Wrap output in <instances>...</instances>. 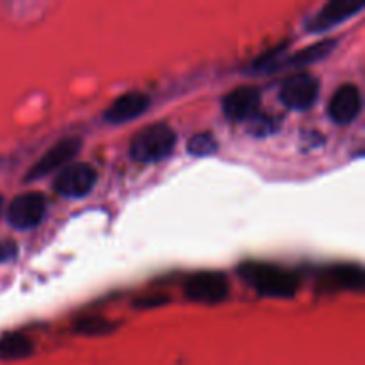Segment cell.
<instances>
[{
	"label": "cell",
	"mask_w": 365,
	"mask_h": 365,
	"mask_svg": "<svg viewBox=\"0 0 365 365\" xmlns=\"http://www.w3.org/2000/svg\"><path fill=\"white\" fill-rule=\"evenodd\" d=\"M16 255H18L16 242L11 241V239H4V241H0V262H9V260H14V257Z\"/></svg>",
	"instance_id": "19"
},
{
	"label": "cell",
	"mask_w": 365,
	"mask_h": 365,
	"mask_svg": "<svg viewBox=\"0 0 365 365\" xmlns=\"http://www.w3.org/2000/svg\"><path fill=\"white\" fill-rule=\"evenodd\" d=\"M2 209H4V198L2 195H0V214H2Z\"/></svg>",
	"instance_id": "20"
},
{
	"label": "cell",
	"mask_w": 365,
	"mask_h": 365,
	"mask_svg": "<svg viewBox=\"0 0 365 365\" xmlns=\"http://www.w3.org/2000/svg\"><path fill=\"white\" fill-rule=\"evenodd\" d=\"M337 46L335 39H324V41L316 43V45H310L307 48L298 50L292 56L285 57V59L278 61L277 57H271V59H259L253 64V70L264 71V73H271V71L284 70V68H303L309 66V64L317 63V61L324 59L327 56H330L331 52ZM250 68V70H252Z\"/></svg>",
	"instance_id": "6"
},
{
	"label": "cell",
	"mask_w": 365,
	"mask_h": 365,
	"mask_svg": "<svg viewBox=\"0 0 365 365\" xmlns=\"http://www.w3.org/2000/svg\"><path fill=\"white\" fill-rule=\"evenodd\" d=\"M81 148L82 141L78 138H66L57 141L56 145H53L52 148L46 150L41 155V159L29 170V173L25 175V182L38 180V178L50 175L52 171L63 170V168L68 166V163L77 155Z\"/></svg>",
	"instance_id": "7"
},
{
	"label": "cell",
	"mask_w": 365,
	"mask_h": 365,
	"mask_svg": "<svg viewBox=\"0 0 365 365\" xmlns=\"http://www.w3.org/2000/svg\"><path fill=\"white\" fill-rule=\"evenodd\" d=\"M118 324L103 317H82V319L75 321L73 331L81 335H107L110 331L116 330Z\"/></svg>",
	"instance_id": "15"
},
{
	"label": "cell",
	"mask_w": 365,
	"mask_h": 365,
	"mask_svg": "<svg viewBox=\"0 0 365 365\" xmlns=\"http://www.w3.org/2000/svg\"><path fill=\"white\" fill-rule=\"evenodd\" d=\"M185 296L196 303H214L223 302L228 296V280L223 273L214 271H202L185 282Z\"/></svg>",
	"instance_id": "8"
},
{
	"label": "cell",
	"mask_w": 365,
	"mask_h": 365,
	"mask_svg": "<svg viewBox=\"0 0 365 365\" xmlns=\"http://www.w3.org/2000/svg\"><path fill=\"white\" fill-rule=\"evenodd\" d=\"M246 284L267 298H292L298 292V277L284 267L264 262H246L239 267Z\"/></svg>",
	"instance_id": "1"
},
{
	"label": "cell",
	"mask_w": 365,
	"mask_h": 365,
	"mask_svg": "<svg viewBox=\"0 0 365 365\" xmlns=\"http://www.w3.org/2000/svg\"><path fill=\"white\" fill-rule=\"evenodd\" d=\"M217 139L210 132H200L187 141V153L192 157H209L217 152Z\"/></svg>",
	"instance_id": "16"
},
{
	"label": "cell",
	"mask_w": 365,
	"mask_h": 365,
	"mask_svg": "<svg viewBox=\"0 0 365 365\" xmlns=\"http://www.w3.org/2000/svg\"><path fill=\"white\" fill-rule=\"evenodd\" d=\"M152 100L143 91H128L125 95L118 96L113 103L103 113V120L109 123H127L141 116L150 107Z\"/></svg>",
	"instance_id": "12"
},
{
	"label": "cell",
	"mask_w": 365,
	"mask_h": 365,
	"mask_svg": "<svg viewBox=\"0 0 365 365\" xmlns=\"http://www.w3.org/2000/svg\"><path fill=\"white\" fill-rule=\"evenodd\" d=\"M32 353V344L25 335L9 334L0 339V356L2 359H24Z\"/></svg>",
	"instance_id": "13"
},
{
	"label": "cell",
	"mask_w": 365,
	"mask_h": 365,
	"mask_svg": "<svg viewBox=\"0 0 365 365\" xmlns=\"http://www.w3.org/2000/svg\"><path fill=\"white\" fill-rule=\"evenodd\" d=\"M280 128V121L271 114H255L250 120V132L257 138H266V135L274 134Z\"/></svg>",
	"instance_id": "17"
},
{
	"label": "cell",
	"mask_w": 365,
	"mask_h": 365,
	"mask_svg": "<svg viewBox=\"0 0 365 365\" xmlns=\"http://www.w3.org/2000/svg\"><path fill=\"white\" fill-rule=\"evenodd\" d=\"M96 184V170L88 163H73L64 166L53 180V189L64 198H82Z\"/></svg>",
	"instance_id": "5"
},
{
	"label": "cell",
	"mask_w": 365,
	"mask_h": 365,
	"mask_svg": "<svg viewBox=\"0 0 365 365\" xmlns=\"http://www.w3.org/2000/svg\"><path fill=\"white\" fill-rule=\"evenodd\" d=\"M362 110V93L355 84H342L334 93L328 106V114L339 125H348L359 118Z\"/></svg>",
	"instance_id": "11"
},
{
	"label": "cell",
	"mask_w": 365,
	"mask_h": 365,
	"mask_svg": "<svg viewBox=\"0 0 365 365\" xmlns=\"http://www.w3.org/2000/svg\"><path fill=\"white\" fill-rule=\"evenodd\" d=\"M331 274H334V280L335 284H339V287L349 289V291H362L364 289L365 277L362 267L346 264V266L334 267Z\"/></svg>",
	"instance_id": "14"
},
{
	"label": "cell",
	"mask_w": 365,
	"mask_h": 365,
	"mask_svg": "<svg viewBox=\"0 0 365 365\" xmlns=\"http://www.w3.org/2000/svg\"><path fill=\"white\" fill-rule=\"evenodd\" d=\"M319 95V81L309 71H299L285 78L280 86V100L292 110H307Z\"/></svg>",
	"instance_id": "4"
},
{
	"label": "cell",
	"mask_w": 365,
	"mask_h": 365,
	"mask_svg": "<svg viewBox=\"0 0 365 365\" xmlns=\"http://www.w3.org/2000/svg\"><path fill=\"white\" fill-rule=\"evenodd\" d=\"M177 134L168 123H153L132 138L130 157L138 163H157L173 152Z\"/></svg>",
	"instance_id": "2"
},
{
	"label": "cell",
	"mask_w": 365,
	"mask_h": 365,
	"mask_svg": "<svg viewBox=\"0 0 365 365\" xmlns=\"http://www.w3.org/2000/svg\"><path fill=\"white\" fill-rule=\"evenodd\" d=\"M260 102L262 96L259 89L253 86H241L223 98V114L230 121H250L259 114Z\"/></svg>",
	"instance_id": "10"
},
{
	"label": "cell",
	"mask_w": 365,
	"mask_h": 365,
	"mask_svg": "<svg viewBox=\"0 0 365 365\" xmlns=\"http://www.w3.org/2000/svg\"><path fill=\"white\" fill-rule=\"evenodd\" d=\"M364 9L362 0H331L324 4L316 16L307 21V31L310 32H323L330 31L335 25L342 24L348 18L355 16L356 13Z\"/></svg>",
	"instance_id": "9"
},
{
	"label": "cell",
	"mask_w": 365,
	"mask_h": 365,
	"mask_svg": "<svg viewBox=\"0 0 365 365\" xmlns=\"http://www.w3.org/2000/svg\"><path fill=\"white\" fill-rule=\"evenodd\" d=\"M46 212V200L41 192L27 191L14 196L7 209V223L16 230H31L38 227Z\"/></svg>",
	"instance_id": "3"
},
{
	"label": "cell",
	"mask_w": 365,
	"mask_h": 365,
	"mask_svg": "<svg viewBox=\"0 0 365 365\" xmlns=\"http://www.w3.org/2000/svg\"><path fill=\"white\" fill-rule=\"evenodd\" d=\"M170 303V298L164 294H155V296H146V298H139L138 302H134L135 309H155V307H163Z\"/></svg>",
	"instance_id": "18"
}]
</instances>
